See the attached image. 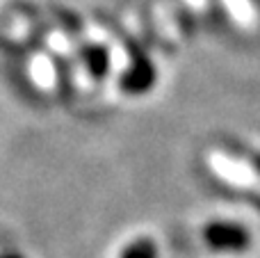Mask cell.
Instances as JSON below:
<instances>
[{
    "label": "cell",
    "instance_id": "3957f363",
    "mask_svg": "<svg viewBox=\"0 0 260 258\" xmlns=\"http://www.w3.org/2000/svg\"><path fill=\"white\" fill-rule=\"evenodd\" d=\"M121 258H155V247L151 240H135L133 245H128Z\"/></svg>",
    "mask_w": 260,
    "mask_h": 258
},
{
    "label": "cell",
    "instance_id": "6da1fadb",
    "mask_svg": "<svg viewBox=\"0 0 260 258\" xmlns=\"http://www.w3.org/2000/svg\"><path fill=\"white\" fill-rule=\"evenodd\" d=\"M208 167L215 172L217 178L229 183L231 187L260 195V174L256 172V167H253L247 158H242V155L215 149V151H210V155H208Z\"/></svg>",
    "mask_w": 260,
    "mask_h": 258
},
{
    "label": "cell",
    "instance_id": "7a4b0ae2",
    "mask_svg": "<svg viewBox=\"0 0 260 258\" xmlns=\"http://www.w3.org/2000/svg\"><path fill=\"white\" fill-rule=\"evenodd\" d=\"M206 240L215 249H231L238 251L244 249L249 242L247 231H242V227H233V224H212L206 231Z\"/></svg>",
    "mask_w": 260,
    "mask_h": 258
}]
</instances>
